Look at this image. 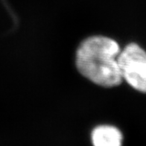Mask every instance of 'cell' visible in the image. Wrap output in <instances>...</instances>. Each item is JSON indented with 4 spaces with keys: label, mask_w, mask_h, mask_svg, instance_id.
Returning a JSON list of instances; mask_svg holds the SVG:
<instances>
[{
    "label": "cell",
    "mask_w": 146,
    "mask_h": 146,
    "mask_svg": "<svg viewBox=\"0 0 146 146\" xmlns=\"http://www.w3.org/2000/svg\"><path fill=\"white\" fill-rule=\"evenodd\" d=\"M92 144L96 146H119L123 137L119 129L110 125H101L92 131Z\"/></svg>",
    "instance_id": "cell-3"
},
{
    "label": "cell",
    "mask_w": 146,
    "mask_h": 146,
    "mask_svg": "<svg viewBox=\"0 0 146 146\" xmlns=\"http://www.w3.org/2000/svg\"><path fill=\"white\" fill-rule=\"evenodd\" d=\"M122 79L133 88L146 93V52L136 43L128 44L117 58Z\"/></svg>",
    "instance_id": "cell-2"
},
{
    "label": "cell",
    "mask_w": 146,
    "mask_h": 146,
    "mask_svg": "<svg viewBox=\"0 0 146 146\" xmlns=\"http://www.w3.org/2000/svg\"><path fill=\"white\" fill-rule=\"evenodd\" d=\"M120 52L113 40L104 36H91L79 46L76 66L84 77L96 84L115 87L123 81L117 61Z\"/></svg>",
    "instance_id": "cell-1"
}]
</instances>
